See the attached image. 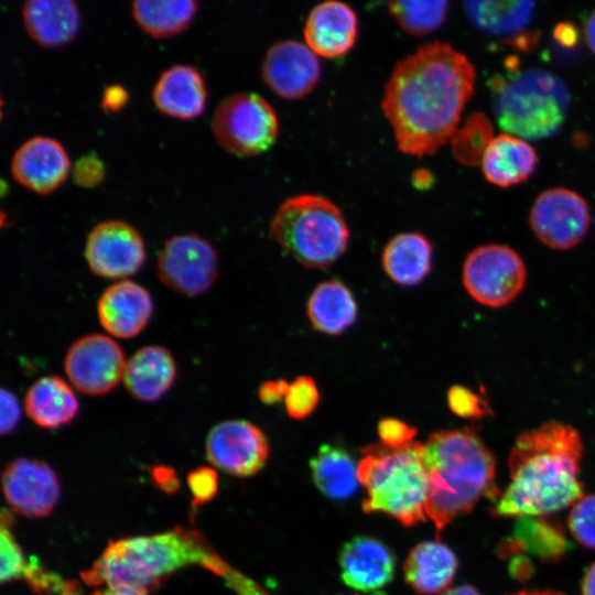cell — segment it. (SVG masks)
I'll return each mask as SVG.
<instances>
[{
  "instance_id": "1",
  "label": "cell",
  "mask_w": 595,
  "mask_h": 595,
  "mask_svg": "<svg viewBox=\"0 0 595 595\" xmlns=\"http://www.w3.org/2000/svg\"><path fill=\"white\" fill-rule=\"evenodd\" d=\"M475 79L470 61L443 42L424 44L397 62L381 107L398 149L422 158L450 141L473 95Z\"/></svg>"
},
{
  "instance_id": "2",
  "label": "cell",
  "mask_w": 595,
  "mask_h": 595,
  "mask_svg": "<svg viewBox=\"0 0 595 595\" xmlns=\"http://www.w3.org/2000/svg\"><path fill=\"white\" fill-rule=\"evenodd\" d=\"M583 454L580 433L555 421L518 435L508 457L510 483L497 500L500 517H539L583 497L578 479Z\"/></svg>"
},
{
  "instance_id": "3",
  "label": "cell",
  "mask_w": 595,
  "mask_h": 595,
  "mask_svg": "<svg viewBox=\"0 0 595 595\" xmlns=\"http://www.w3.org/2000/svg\"><path fill=\"white\" fill-rule=\"evenodd\" d=\"M422 458L429 479L425 512L439 530L470 511L483 496L493 495L495 458L475 431L432 433Z\"/></svg>"
},
{
  "instance_id": "4",
  "label": "cell",
  "mask_w": 595,
  "mask_h": 595,
  "mask_svg": "<svg viewBox=\"0 0 595 595\" xmlns=\"http://www.w3.org/2000/svg\"><path fill=\"white\" fill-rule=\"evenodd\" d=\"M194 563L214 571L219 566L197 532L175 529L155 536L111 541L91 567L82 572V578L89 586L106 584L112 589L149 592L169 574Z\"/></svg>"
},
{
  "instance_id": "5",
  "label": "cell",
  "mask_w": 595,
  "mask_h": 595,
  "mask_svg": "<svg viewBox=\"0 0 595 595\" xmlns=\"http://www.w3.org/2000/svg\"><path fill=\"white\" fill-rule=\"evenodd\" d=\"M422 450L416 441L400 447L380 443L361 448L358 479L367 493L365 512H382L408 527L426 519L429 479Z\"/></svg>"
},
{
  "instance_id": "6",
  "label": "cell",
  "mask_w": 595,
  "mask_h": 595,
  "mask_svg": "<svg viewBox=\"0 0 595 595\" xmlns=\"http://www.w3.org/2000/svg\"><path fill=\"white\" fill-rule=\"evenodd\" d=\"M270 237L290 256L312 269H327L347 250L349 230L339 207L326 197L302 194L274 213Z\"/></svg>"
},
{
  "instance_id": "7",
  "label": "cell",
  "mask_w": 595,
  "mask_h": 595,
  "mask_svg": "<svg viewBox=\"0 0 595 595\" xmlns=\"http://www.w3.org/2000/svg\"><path fill=\"white\" fill-rule=\"evenodd\" d=\"M494 112L501 129L519 138L543 139L565 121L570 94L563 80L543 69L493 79Z\"/></svg>"
},
{
  "instance_id": "8",
  "label": "cell",
  "mask_w": 595,
  "mask_h": 595,
  "mask_svg": "<svg viewBox=\"0 0 595 595\" xmlns=\"http://www.w3.org/2000/svg\"><path fill=\"white\" fill-rule=\"evenodd\" d=\"M212 131L219 145L237 156H253L270 149L279 134L271 105L255 93H237L216 107Z\"/></svg>"
},
{
  "instance_id": "9",
  "label": "cell",
  "mask_w": 595,
  "mask_h": 595,
  "mask_svg": "<svg viewBox=\"0 0 595 595\" xmlns=\"http://www.w3.org/2000/svg\"><path fill=\"white\" fill-rule=\"evenodd\" d=\"M526 266L508 246L489 244L468 253L463 266V284L483 305L500 307L515 300L526 283Z\"/></svg>"
},
{
  "instance_id": "10",
  "label": "cell",
  "mask_w": 595,
  "mask_h": 595,
  "mask_svg": "<svg viewBox=\"0 0 595 595\" xmlns=\"http://www.w3.org/2000/svg\"><path fill=\"white\" fill-rule=\"evenodd\" d=\"M218 274L214 247L196 234L169 238L158 259V277L170 290L187 296L208 291Z\"/></svg>"
},
{
  "instance_id": "11",
  "label": "cell",
  "mask_w": 595,
  "mask_h": 595,
  "mask_svg": "<svg viewBox=\"0 0 595 595\" xmlns=\"http://www.w3.org/2000/svg\"><path fill=\"white\" fill-rule=\"evenodd\" d=\"M125 355L109 336L89 334L76 339L64 357L69 382L87 396H104L123 379Z\"/></svg>"
},
{
  "instance_id": "12",
  "label": "cell",
  "mask_w": 595,
  "mask_h": 595,
  "mask_svg": "<svg viewBox=\"0 0 595 595\" xmlns=\"http://www.w3.org/2000/svg\"><path fill=\"white\" fill-rule=\"evenodd\" d=\"M529 219L540 241L550 248L566 250L587 235L591 212L586 201L576 192L553 187L536 198Z\"/></svg>"
},
{
  "instance_id": "13",
  "label": "cell",
  "mask_w": 595,
  "mask_h": 595,
  "mask_svg": "<svg viewBox=\"0 0 595 595\" xmlns=\"http://www.w3.org/2000/svg\"><path fill=\"white\" fill-rule=\"evenodd\" d=\"M85 258L93 273L106 279H122L138 272L145 260L141 235L121 220L96 225L87 236Z\"/></svg>"
},
{
  "instance_id": "14",
  "label": "cell",
  "mask_w": 595,
  "mask_h": 595,
  "mask_svg": "<svg viewBox=\"0 0 595 595\" xmlns=\"http://www.w3.org/2000/svg\"><path fill=\"white\" fill-rule=\"evenodd\" d=\"M208 461L235 476L257 474L269 456V443L263 432L246 420H228L216 424L206 437Z\"/></svg>"
},
{
  "instance_id": "15",
  "label": "cell",
  "mask_w": 595,
  "mask_h": 595,
  "mask_svg": "<svg viewBox=\"0 0 595 595\" xmlns=\"http://www.w3.org/2000/svg\"><path fill=\"white\" fill-rule=\"evenodd\" d=\"M2 489L9 505L20 515L42 518L52 512L60 497V482L48 464L20 457L4 468Z\"/></svg>"
},
{
  "instance_id": "16",
  "label": "cell",
  "mask_w": 595,
  "mask_h": 595,
  "mask_svg": "<svg viewBox=\"0 0 595 595\" xmlns=\"http://www.w3.org/2000/svg\"><path fill=\"white\" fill-rule=\"evenodd\" d=\"M261 74L279 97L300 99L309 95L321 77L317 55L304 43L284 40L267 51Z\"/></svg>"
},
{
  "instance_id": "17",
  "label": "cell",
  "mask_w": 595,
  "mask_h": 595,
  "mask_svg": "<svg viewBox=\"0 0 595 595\" xmlns=\"http://www.w3.org/2000/svg\"><path fill=\"white\" fill-rule=\"evenodd\" d=\"M71 167L64 147L55 139L37 136L24 141L13 153L10 170L20 185L41 195L58 188Z\"/></svg>"
},
{
  "instance_id": "18",
  "label": "cell",
  "mask_w": 595,
  "mask_h": 595,
  "mask_svg": "<svg viewBox=\"0 0 595 595\" xmlns=\"http://www.w3.org/2000/svg\"><path fill=\"white\" fill-rule=\"evenodd\" d=\"M153 313L149 291L129 280L109 285L97 303L98 320L104 329L118 338H131L141 333Z\"/></svg>"
},
{
  "instance_id": "19",
  "label": "cell",
  "mask_w": 595,
  "mask_h": 595,
  "mask_svg": "<svg viewBox=\"0 0 595 595\" xmlns=\"http://www.w3.org/2000/svg\"><path fill=\"white\" fill-rule=\"evenodd\" d=\"M358 18L347 3L336 0L316 4L304 25L305 44L325 58L340 57L355 45Z\"/></svg>"
},
{
  "instance_id": "20",
  "label": "cell",
  "mask_w": 595,
  "mask_h": 595,
  "mask_svg": "<svg viewBox=\"0 0 595 595\" xmlns=\"http://www.w3.org/2000/svg\"><path fill=\"white\" fill-rule=\"evenodd\" d=\"M342 580L363 592L376 591L392 581L394 556L381 541L365 536L347 541L338 556Z\"/></svg>"
},
{
  "instance_id": "21",
  "label": "cell",
  "mask_w": 595,
  "mask_h": 595,
  "mask_svg": "<svg viewBox=\"0 0 595 595\" xmlns=\"http://www.w3.org/2000/svg\"><path fill=\"white\" fill-rule=\"evenodd\" d=\"M152 99L164 115L182 120L199 117L206 107L207 91L201 73L177 64L165 69L158 78Z\"/></svg>"
},
{
  "instance_id": "22",
  "label": "cell",
  "mask_w": 595,
  "mask_h": 595,
  "mask_svg": "<svg viewBox=\"0 0 595 595\" xmlns=\"http://www.w3.org/2000/svg\"><path fill=\"white\" fill-rule=\"evenodd\" d=\"M176 364L171 351L159 345L144 346L126 363L123 383L137 400L161 399L174 383Z\"/></svg>"
},
{
  "instance_id": "23",
  "label": "cell",
  "mask_w": 595,
  "mask_h": 595,
  "mask_svg": "<svg viewBox=\"0 0 595 595\" xmlns=\"http://www.w3.org/2000/svg\"><path fill=\"white\" fill-rule=\"evenodd\" d=\"M537 164V152L526 140L501 133L491 141L480 166L490 184L510 187L527 181Z\"/></svg>"
},
{
  "instance_id": "24",
  "label": "cell",
  "mask_w": 595,
  "mask_h": 595,
  "mask_svg": "<svg viewBox=\"0 0 595 595\" xmlns=\"http://www.w3.org/2000/svg\"><path fill=\"white\" fill-rule=\"evenodd\" d=\"M29 35L44 47L72 41L79 28V12L72 0H30L22 7Z\"/></svg>"
},
{
  "instance_id": "25",
  "label": "cell",
  "mask_w": 595,
  "mask_h": 595,
  "mask_svg": "<svg viewBox=\"0 0 595 595\" xmlns=\"http://www.w3.org/2000/svg\"><path fill=\"white\" fill-rule=\"evenodd\" d=\"M454 552L439 540L416 544L409 553L403 573L405 582L416 592L433 594L444 591L457 570Z\"/></svg>"
},
{
  "instance_id": "26",
  "label": "cell",
  "mask_w": 595,
  "mask_h": 595,
  "mask_svg": "<svg viewBox=\"0 0 595 595\" xmlns=\"http://www.w3.org/2000/svg\"><path fill=\"white\" fill-rule=\"evenodd\" d=\"M24 410L43 429H57L74 420L79 410L71 386L58 376H44L26 391Z\"/></svg>"
},
{
  "instance_id": "27",
  "label": "cell",
  "mask_w": 595,
  "mask_h": 595,
  "mask_svg": "<svg viewBox=\"0 0 595 595\" xmlns=\"http://www.w3.org/2000/svg\"><path fill=\"white\" fill-rule=\"evenodd\" d=\"M433 247L420 232L394 236L382 251L381 262L387 275L405 286L422 282L431 271Z\"/></svg>"
},
{
  "instance_id": "28",
  "label": "cell",
  "mask_w": 595,
  "mask_h": 595,
  "mask_svg": "<svg viewBox=\"0 0 595 595\" xmlns=\"http://www.w3.org/2000/svg\"><path fill=\"white\" fill-rule=\"evenodd\" d=\"M307 316L323 334L339 335L357 320L358 306L350 290L339 280L318 284L307 301Z\"/></svg>"
},
{
  "instance_id": "29",
  "label": "cell",
  "mask_w": 595,
  "mask_h": 595,
  "mask_svg": "<svg viewBox=\"0 0 595 595\" xmlns=\"http://www.w3.org/2000/svg\"><path fill=\"white\" fill-rule=\"evenodd\" d=\"M533 1H468L464 10L469 21L482 32L517 37L531 22ZM512 37V39H513Z\"/></svg>"
},
{
  "instance_id": "30",
  "label": "cell",
  "mask_w": 595,
  "mask_h": 595,
  "mask_svg": "<svg viewBox=\"0 0 595 595\" xmlns=\"http://www.w3.org/2000/svg\"><path fill=\"white\" fill-rule=\"evenodd\" d=\"M317 488L327 497L344 500L358 488V465L342 447L324 444L310 462Z\"/></svg>"
},
{
  "instance_id": "31",
  "label": "cell",
  "mask_w": 595,
  "mask_h": 595,
  "mask_svg": "<svg viewBox=\"0 0 595 595\" xmlns=\"http://www.w3.org/2000/svg\"><path fill=\"white\" fill-rule=\"evenodd\" d=\"M197 8L193 0H138L131 3L134 21L153 37L183 32L193 21Z\"/></svg>"
},
{
  "instance_id": "32",
  "label": "cell",
  "mask_w": 595,
  "mask_h": 595,
  "mask_svg": "<svg viewBox=\"0 0 595 595\" xmlns=\"http://www.w3.org/2000/svg\"><path fill=\"white\" fill-rule=\"evenodd\" d=\"M494 138L489 118L482 112H473L452 136V153L461 164L478 166Z\"/></svg>"
},
{
  "instance_id": "33",
  "label": "cell",
  "mask_w": 595,
  "mask_h": 595,
  "mask_svg": "<svg viewBox=\"0 0 595 595\" xmlns=\"http://www.w3.org/2000/svg\"><path fill=\"white\" fill-rule=\"evenodd\" d=\"M388 11L410 35L424 36L437 30L448 12L447 1H391Z\"/></svg>"
},
{
  "instance_id": "34",
  "label": "cell",
  "mask_w": 595,
  "mask_h": 595,
  "mask_svg": "<svg viewBox=\"0 0 595 595\" xmlns=\"http://www.w3.org/2000/svg\"><path fill=\"white\" fill-rule=\"evenodd\" d=\"M518 520L517 539L529 550L545 559H554L565 552L567 542L556 528L539 518L520 517Z\"/></svg>"
},
{
  "instance_id": "35",
  "label": "cell",
  "mask_w": 595,
  "mask_h": 595,
  "mask_svg": "<svg viewBox=\"0 0 595 595\" xmlns=\"http://www.w3.org/2000/svg\"><path fill=\"white\" fill-rule=\"evenodd\" d=\"M318 401L320 391L315 380L309 376L298 377L285 396L286 412L294 420H303L315 411Z\"/></svg>"
},
{
  "instance_id": "36",
  "label": "cell",
  "mask_w": 595,
  "mask_h": 595,
  "mask_svg": "<svg viewBox=\"0 0 595 595\" xmlns=\"http://www.w3.org/2000/svg\"><path fill=\"white\" fill-rule=\"evenodd\" d=\"M567 526L575 540L595 549V495L582 497L574 504Z\"/></svg>"
},
{
  "instance_id": "37",
  "label": "cell",
  "mask_w": 595,
  "mask_h": 595,
  "mask_svg": "<svg viewBox=\"0 0 595 595\" xmlns=\"http://www.w3.org/2000/svg\"><path fill=\"white\" fill-rule=\"evenodd\" d=\"M1 570L2 583L24 576L26 563L22 551L10 531V527L1 526Z\"/></svg>"
},
{
  "instance_id": "38",
  "label": "cell",
  "mask_w": 595,
  "mask_h": 595,
  "mask_svg": "<svg viewBox=\"0 0 595 595\" xmlns=\"http://www.w3.org/2000/svg\"><path fill=\"white\" fill-rule=\"evenodd\" d=\"M450 409L462 418H480L486 414L485 402L462 386L451 387L447 391Z\"/></svg>"
},
{
  "instance_id": "39",
  "label": "cell",
  "mask_w": 595,
  "mask_h": 595,
  "mask_svg": "<svg viewBox=\"0 0 595 595\" xmlns=\"http://www.w3.org/2000/svg\"><path fill=\"white\" fill-rule=\"evenodd\" d=\"M187 483L193 494L194 508L214 498L218 488L217 473L210 467H198L187 476Z\"/></svg>"
},
{
  "instance_id": "40",
  "label": "cell",
  "mask_w": 595,
  "mask_h": 595,
  "mask_svg": "<svg viewBox=\"0 0 595 595\" xmlns=\"http://www.w3.org/2000/svg\"><path fill=\"white\" fill-rule=\"evenodd\" d=\"M378 435L381 443L389 447H400L413 442L416 429L393 418L381 419L378 423Z\"/></svg>"
},
{
  "instance_id": "41",
  "label": "cell",
  "mask_w": 595,
  "mask_h": 595,
  "mask_svg": "<svg viewBox=\"0 0 595 595\" xmlns=\"http://www.w3.org/2000/svg\"><path fill=\"white\" fill-rule=\"evenodd\" d=\"M73 178L82 187H95L105 176V167L100 159L94 154L80 156L73 166Z\"/></svg>"
},
{
  "instance_id": "42",
  "label": "cell",
  "mask_w": 595,
  "mask_h": 595,
  "mask_svg": "<svg viewBox=\"0 0 595 595\" xmlns=\"http://www.w3.org/2000/svg\"><path fill=\"white\" fill-rule=\"evenodd\" d=\"M24 576L31 588L40 595L61 592L65 583L57 574L44 571L34 558L26 565Z\"/></svg>"
},
{
  "instance_id": "43",
  "label": "cell",
  "mask_w": 595,
  "mask_h": 595,
  "mask_svg": "<svg viewBox=\"0 0 595 595\" xmlns=\"http://www.w3.org/2000/svg\"><path fill=\"white\" fill-rule=\"evenodd\" d=\"M0 404V431L2 435H6L11 433L20 421V403L13 392L1 388Z\"/></svg>"
},
{
  "instance_id": "44",
  "label": "cell",
  "mask_w": 595,
  "mask_h": 595,
  "mask_svg": "<svg viewBox=\"0 0 595 595\" xmlns=\"http://www.w3.org/2000/svg\"><path fill=\"white\" fill-rule=\"evenodd\" d=\"M128 97L125 87L117 84L106 86L102 93L101 108L106 112H116L127 104Z\"/></svg>"
},
{
  "instance_id": "45",
  "label": "cell",
  "mask_w": 595,
  "mask_h": 595,
  "mask_svg": "<svg viewBox=\"0 0 595 595\" xmlns=\"http://www.w3.org/2000/svg\"><path fill=\"white\" fill-rule=\"evenodd\" d=\"M153 483L163 491L173 494L180 487V480L175 470L171 467L158 465L151 468Z\"/></svg>"
},
{
  "instance_id": "46",
  "label": "cell",
  "mask_w": 595,
  "mask_h": 595,
  "mask_svg": "<svg viewBox=\"0 0 595 595\" xmlns=\"http://www.w3.org/2000/svg\"><path fill=\"white\" fill-rule=\"evenodd\" d=\"M289 386L284 379L267 380L259 387L258 397L264 404H274L286 396Z\"/></svg>"
},
{
  "instance_id": "47",
  "label": "cell",
  "mask_w": 595,
  "mask_h": 595,
  "mask_svg": "<svg viewBox=\"0 0 595 595\" xmlns=\"http://www.w3.org/2000/svg\"><path fill=\"white\" fill-rule=\"evenodd\" d=\"M577 32L574 25L570 23H561L554 30L555 39L565 46H572L577 41Z\"/></svg>"
},
{
  "instance_id": "48",
  "label": "cell",
  "mask_w": 595,
  "mask_h": 595,
  "mask_svg": "<svg viewBox=\"0 0 595 595\" xmlns=\"http://www.w3.org/2000/svg\"><path fill=\"white\" fill-rule=\"evenodd\" d=\"M412 184L415 188L425 191L433 184V175L426 169H418L412 174Z\"/></svg>"
},
{
  "instance_id": "49",
  "label": "cell",
  "mask_w": 595,
  "mask_h": 595,
  "mask_svg": "<svg viewBox=\"0 0 595 595\" xmlns=\"http://www.w3.org/2000/svg\"><path fill=\"white\" fill-rule=\"evenodd\" d=\"M584 39L588 48L595 54V10L589 13L584 23Z\"/></svg>"
},
{
  "instance_id": "50",
  "label": "cell",
  "mask_w": 595,
  "mask_h": 595,
  "mask_svg": "<svg viewBox=\"0 0 595 595\" xmlns=\"http://www.w3.org/2000/svg\"><path fill=\"white\" fill-rule=\"evenodd\" d=\"M582 594L583 595H595V563L592 564L583 578L582 584Z\"/></svg>"
},
{
  "instance_id": "51",
  "label": "cell",
  "mask_w": 595,
  "mask_h": 595,
  "mask_svg": "<svg viewBox=\"0 0 595 595\" xmlns=\"http://www.w3.org/2000/svg\"><path fill=\"white\" fill-rule=\"evenodd\" d=\"M94 595H148V591L134 588H108L104 592H97Z\"/></svg>"
},
{
  "instance_id": "52",
  "label": "cell",
  "mask_w": 595,
  "mask_h": 595,
  "mask_svg": "<svg viewBox=\"0 0 595 595\" xmlns=\"http://www.w3.org/2000/svg\"><path fill=\"white\" fill-rule=\"evenodd\" d=\"M441 595H480L476 588L469 585H461L447 589Z\"/></svg>"
},
{
  "instance_id": "53",
  "label": "cell",
  "mask_w": 595,
  "mask_h": 595,
  "mask_svg": "<svg viewBox=\"0 0 595 595\" xmlns=\"http://www.w3.org/2000/svg\"><path fill=\"white\" fill-rule=\"evenodd\" d=\"M60 595H80V587L74 581H67L64 583Z\"/></svg>"
},
{
  "instance_id": "54",
  "label": "cell",
  "mask_w": 595,
  "mask_h": 595,
  "mask_svg": "<svg viewBox=\"0 0 595 595\" xmlns=\"http://www.w3.org/2000/svg\"><path fill=\"white\" fill-rule=\"evenodd\" d=\"M509 595H563V594L558 593V592H552V591H521V592L509 594Z\"/></svg>"
}]
</instances>
